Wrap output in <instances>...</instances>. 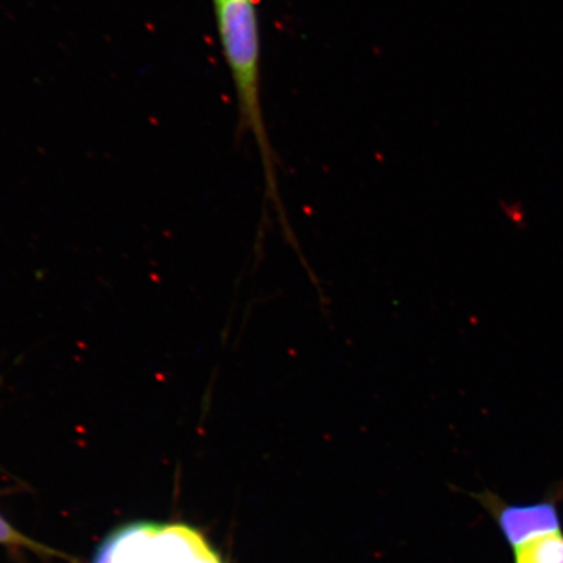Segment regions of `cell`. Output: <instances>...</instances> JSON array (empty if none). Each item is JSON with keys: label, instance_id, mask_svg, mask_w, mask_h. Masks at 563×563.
Returning <instances> with one entry per match:
<instances>
[{"label": "cell", "instance_id": "6da1fadb", "mask_svg": "<svg viewBox=\"0 0 563 563\" xmlns=\"http://www.w3.org/2000/svg\"><path fill=\"white\" fill-rule=\"evenodd\" d=\"M217 31L238 98L239 126L251 133L262 156L266 191L279 209L276 157L262 104V38L255 0H227L214 5Z\"/></svg>", "mask_w": 563, "mask_h": 563}, {"label": "cell", "instance_id": "7a4b0ae2", "mask_svg": "<svg viewBox=\"0 0 563 563\" xmlns=\"http://www.w3.org/2000/svg\"><path fill=\"white\" fill-rule=\"evenodd\" d=\"M473 497L490 514L511 549L562 531L559 505L563 498V483L555 484L544 498L531 504H509L489 490L476 493Z\"/></svg>", "mask_w": 563, "mask_h": 563}, {"label": "cell", "instance_id": "3957f363", "mask_svg": "<svg viewBox=\"0 0 563 563\" xmlns=\"http://www.w3.org/2000/svg\"><path fill=\"white\" fill-rule=\"evenodd\" d=\"M514 563H563V532L545 534L512 549Z\"/></svg>", "mask_w": 563, "mask_h": 563}, {"label": "cell", "instance_id": "277c9868", "mask_svg": "<svg viewBox=\"0 0 563 563\" xmlns=\"http://www.w3.org/2000/svg\"><path fill=\"white\" fill-rule=\"evenodd\" d=\"M0 544L26 548L41 554L59 555V558H65V555L55 553L53 549L42 545L37 543V541L25 537L24 533H21L16 528H13L9 522H7L2 516H0Z\"/></svg>", "mask_w": 563, "mask_h": 563}, {"label": "cell", "instance_id": "5b68a950", "mask_svg": "<svg viewBox=\"0 0 563 563\" xmlns=\"http://www.w3.org/2000/svg\"><path fill=\"white\" fill-rule=\"evenodd\" d=\"M223 2H227V0H213L214 5L223 3Z\"/></svg>", "mask_w": 563, "mask_h": 563}]
</instances>
